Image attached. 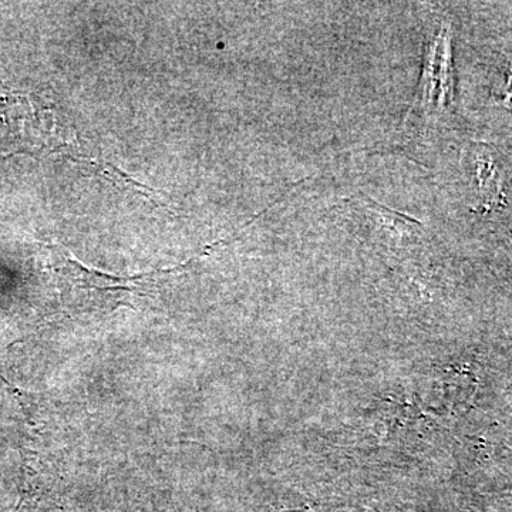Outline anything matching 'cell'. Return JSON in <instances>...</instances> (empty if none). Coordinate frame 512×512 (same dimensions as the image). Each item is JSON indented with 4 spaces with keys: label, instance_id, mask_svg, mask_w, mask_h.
Wrapping results in <instances>:
<instances>
[{
    "label": "cell",
    "instance_id": "cell-1",
    "mask_svg": "<svg viewBox=\"0 0 512 512\" xmlns=\"http://www.w3.org/2000/svg\"><path fill=\"white\" fill-rule=\"evenodd\" d=\"M493 165L491 157L478 160L481 197H483L484 207L487 210H490L491 207H501L503 205V190H501L500 180L495 175Z\"/></svg>",
    "mask_w": 512,
    "mask_h": 512
}]
</instances>
